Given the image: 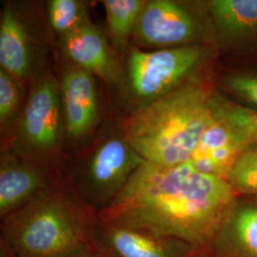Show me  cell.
I'll return each instance as SVG.
<instances>
[{
    "instance_id": "1",
    "label": "cell",
    "mask_w": 257,
    "mask_h": 257,
    "mask_svg": "<svg viewBox=\"0 0 257 257\" xmlns=\"http://www.w3.org/2000/svg\"><path fill=\"white\" fill-rule=\"evenodd\" d=\"M237 196L226 179L202 174L189 162L168 168L144 161L97 217L204 252Z\"/></svg>"
},
{
    "instance_id": "2",
    "label": "cell",
    "mask_w": 257,
    "mask_h": 257,
    "mask_svg": "<svg viewBox=\"0 0 257 257\" xmlns=\"http://www.w3.org/2000/svg\"><path fill=\"white\" fill-rule=\"evenodd\" d=\"M1 221L0 243L12 257L92 255L97 214L61 187Z\"/></svg>"
},
{
    "instance_id": "3",
    "label": "cell",
    "mask_w": 257,
    "mask_h": 257,
    "mask_svg": "<svg viewBox=\"0 0 257 257\" xmlns=\"http://www.w3.org/2000/svg\"><path fill=\"white\" fill-rule=\"evenodd\" d=\"M210 96L199 84H182L136 110L126 121L125 139L150 163H188L211 118Z\"/></svg>"
},
{
    "instance_id": "4",
    "label": "cell",
    "mask_w": 257,
    "mask_h": 257,
    "mask_svg": "<svg viewBox=\"0 0 257 257\" xmlns=\"http://www.w3.org/2000/svg\"><path fill=\"white\" fill-rule=\"evenodd\" d=\"M145 160L125 138L105 141L75 175V195L96 214L105 209Z\"/></svg>"
},
{
    "instance_id": "5",
    "label": "cell",
    "mask_w": 257,
    "mask_h": 257,
    "mask_svg": "<svg viewBox=\"0 0 257 257\" xmlns=\"http://www.w3.org/2000/svg\"><path fill=\"white\" fill-rule=\"evenodd\" d=\"M208 49L186 45L154 52L134 48L128 71L134 92L141 98L156 99L172 92L206 59Z\"/></svg>"
},
{
    "instance_id": "6",
    "label": "cell",
    "mask_w": 257,
    "mask_h": 257,
    "mask_svg": "<svg viewBox=\"0 0 257 257\" xmlns=\"http://www.w3.org/2000/svg\"><path fill=\"white\" fill-rule=\"evenodd\" d=\"M200 250L176 239L100 220L94 229L93 257H196Z\"/></svg>"
},
{
    "instance_id": "7",
    "label": "cell",
    "mask_w": 257,
    "mask_h": 257,
    "mask_svg": "<svg viewBox=\"0 0 257 257\" xmlns=\"http://www.w3.org/2000/svg\"><path fill=\"white\" fill-rule=\"evenodd\" d=\"M136 27L138 37L154 46L190 43L200 36L197 19L171 0L146 1Z\"/></svg>"
},
{
    "instance_id": "8",
    "label": "cell",
    "mask_w": 257,
    "mask_h": 257,
    "mask_svg": "<svg viewBox=\"0 0 257 257\" xmlns=\"http://www.w3.org/2000/svg\"><path fill=\"white\" fill-rule=\"evenodd\" d=\"M210 250L213 257H257V197H236Z\"/></svg>"
},
{
    "instance_id": "9",
    "label": "cell",
    "mask_w": 257,
    "mask_h": 257,
    "mask_svg": "<svg viewBox=\"0 0 257 257\" xmlns=\"http://www.w3.org/2000/svg\"><path fill=\"white\" fill-rule=\"evenodd\" d=\"M58 187L60 186L36 166L18 161L2 162L0 168L1 220Z\"/></svg>"
},
{
    "instance_id": "10",
    "label": "cell",
    "mask_w": 257,
    "mask_h": 257,
    "mask_svg": "<svg viewBox=\"0 0 257 257\" xmlns=\"http://www.w3.org/2000/svg\"><path fill=\"white\" fill-rule=\"evenodd\" d=\"M60 102L56 85L48 77L32 93L22 119V132L34 147H54L60 134Z\"/></svg>"
},
{
    "instance_id": "11",
    "label": "cell",
    "mask_w": 257,
    "mask_h": 257,
    "mask_svg": "<svg viewBox=\"0 0 257 257\" xmlns=\"http://www.w3.org/2000/svg\"><path fill=\"white\" fill-rule=\"evenodd\" d=\"M247 147L237 135L211 114L189 163L202 174L226 179L230 168Z\"/></svg>"
},
{
    "instance_id": "12",
    "label": "cell",
    "mask_w": 257,
    "mask_h": 257,
    "mask_svg": "<svg viewBox=\"0 0 257 257\" xmlns=\"http://www.w3.org/2000/svg\"><path fill=\"white\" fill-rule=\"evenodd\" d=\"M61 95L67 132L72 138H80L90 131L97 116V95L92 74L80 68L66 72Z\"/></svg>"
},
{
    "instance_id": "13",
    "label": "cell",
    "mask_w": 257,
    "mask_h": 257,
    "mask_svg": "<svg viewBox=\"0 0 257 257\" xmlns=\"http://www.w3.org/2000/svg\"><path fill=\"white\" fill-rule=\"evenodd\" d=\"M61 45L66 55L80 69L106 81L116 80L117 69L107 42L99 30L90 22L63 35Z\"/></svg>"
},
{
    "instance_id": "14",
    "label": "cell",
    "mask_w": 257,
    "mask_h": 257,
    "mask_svg": "<svg viewBox=\"0 0 257 257\" xmlns=\"http://www.w3.org/2000/svg\"><path fill=\"white\" fill-rule=\"evenodd\" d=\"M208 7L215 27L230 42L257 35V0H211Z\"/></svg>"
},
{
    "instance_id": "15",
    "label": "cell",
    "mask_w": 257,
    "mask_h": 257,
    "mask_svg": "<svg viewBox=\"0 0 257 257\" xmlns=\"http://www.w3.org/2000/svg\"><path fill=\"white\" fill-rule=\"evenodd\" d=\"M0 64L17 78L28 74L30 50L25 28L12 10L2 12L0 20Z\"/></svg>"
},
{
    "instance_id": "16",
    "label": "cell",
    "mask_w": 257,
    "mask_h": 257,
    "mask_svg": "<svg viewBox=\"0 0 257 257\" xmlns=\"http://www.w3.org/2000/svg\"><path fill=\"white\" fill-rule=\"evenodd\" d=\"M211 114L237 135L247 146L257 145V109L237 104L217 92L211 93Z\"/></svg>"
},
{
    "instance_id": "17",
    "label": "cell",
    "mask_w": 257,
    "mask_h": 257,
    "mask_svg": "<svg viewBox=\"0 0 257 257\" xmlns=\"http://www.w3.org/2000/svg\"><path fill=\"white\" fill-rule=\"evenodd\" d=\"M146 1L141 0H105L103 2L107 22L113 37L123 40L128 37L141 14Z\"/></svg>"
},
{
    "instance_id": "18",
    "label": "cell",
    "mask_w": 257,
    "mask_h": 257,
    "mask_svg": "<svg viewBox=\"0 0 257 257\" xmlns=\"http://www.w3.org/2000/svg\"><path fill=\"white\" fill-rule=\"evenodd\" d=\"M226 180L237 195L257 197V145L248 146L242 152Z\"/></svg>"
},
{
    "instance_id": "19",
    "label": "cell",
    "mask_w": 257,
    "mask_h": 257,
    "mask_svg": "<svg viewBox=\"0 0 257 257\" xmlns=\"http://www.w3.org/2000/svg\"><path fill=\"white\" fill-rule=\"evenodd\" d=\"M49 19L53 29L62 36L89 22L82 3L75 0H52Z\"/></svg>"
},
{
    "instance_id": "20",
    "label": "cell",
    "mask_w": 257,
    "mask_h": 257,
    "mask_svg": "<svg viewBox=\"0 0 257 257\" xmlns=\"http://www.w3.org/2000/svg\"><path fill=\"white\" fill-rule=\"evenodd\" d=\"M222 82L239 99L257 109V71H239L227 74Z\"/></svg>"
},
{
    "instance_id": "21",
    "label": "cell",
    "mask_w": 257,
    "mask_h": 257,
    "mask_svg": "<svg viewBox=\"0 0 257 257\" xmlns=\"http://www.w3.org/2000/svg\"><path fill=\"white\" fill-rule=\"evenodd\" d=\"M19 90L5 71H0V122L5 123L15 112L19 103Z\"/></svg>"
},
{
    "instance_id": "22",
    "label": "cell",
    "mask_w": 257,
    "mask_h": 257,
    "mask_svg": "<svg viewBox=\"0 0 257 257\" xmlns=\"http://www.w3.org/2000/svg\"><path fill=\"white\" fill-rule=\"evenodd\" d=\"M0 257H12L8 249L5 248V246L2 245L1 243H0Z\"/></svg>"
},
{
    "instance_id": "23",
    "label": "cell",
    "mask_w": 257,
    "mask_h": 257,
    "mask_svg": "<svg viewBox=\"0 0 257 257\" xmlns=\"http://www.w3.org/2000/svg\"><path fill=\"white\" fill-rule=\"evenodd\" d=\"M74 257H93L91 254H83V255H77V256Z\"/></svg>"
}]
</instances>
